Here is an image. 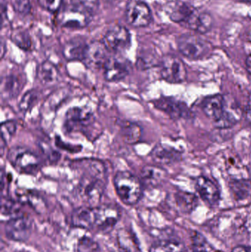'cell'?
Returning <instances> with one entry per match:
<instances>
[{
    "mask_svg": "<svg viewBox=\"0 0 251 252\" xmlns=\"http://www.w3.org/2000/svg\"><path fill=\"white\" fill-rule=\"evenodd\" d=\"M81 172L78 191L89 207L100 205L107 181V170L103 161L95 158L77 160L75 167Z\"/></svg>",
    "mask_w": 251,
    "mask_h": 252,
    "instance_id": "obj_1",
    "label": "cell"
},
{
    "mask_svg": "<svg viewBox=\"0 0 251 252\" xmlns=\"http://www.w3.org/2000/svg\"><path fill=\"white\" fill-rule=\"evenodd\" d=\"M113 185L118 197L125 205H136L142 197V182L131 172H117L113 178Z\"/></svg>",
    "mask_w": 251,
    "mask_h": 252,
    "instance_id": "obj_2",
    "label": "cell"
},
{
    "mask_svg": "<svg viewBox=\"0 0 251 252\" xmlns=\"http://www.w3.org/2000/svg\"><path fill=\"white\" fill-rule=\"evenodd\" d=\"M177 46L184 57L193 61L206 59L213 50L210 42L195 34H183L178 38Z\"/></svg>",
    "mask_w": 251,
    "mask_h": 252,
    "instance_id": "obj_3",
    "label": "cell"
},
{
    "mask_svg": "<svg viewBox=\"0 0 251 252\" xmlns=\"http://www.w3.org/2000/svg\"><path fill=\"white\" fill-rule=\"evenodd\" d=\"M7 158L13 168L20 174L35 175L40 170L39 157L23 147H14L8 151Z\"/></svg>",
    "mask_w": 251,
    "mask_h": 252,
    "instance_id": "obj_4",
    "label": "cell"
},
{
    "mask_svg": "<svg viewBox=\"0 0 251 252\" xmlns=\"http://www.w3.org/2000/svg\"><path fill=\"white\" fill-rule=\"evenodd\" d=\"M159 66L161 77L169 84H181L187 80V66L184 62L175 55L164 56Z\"/></svg>",
    "mask_w": 251,
    "mask_h": 252,
    "instance_id": "obj_5",
    "label": "cell"
},
{
    "mask_svg": "<svg viewBox=\"0 0 251 252\" xmlns=\"http://www.w3.org/2000/svg\"><path fill=\"white\" fill-rule=\"evenodd\" d=\"M95 118L92 111L88 107L70 108L65 116L63 129L66 133L83 132L94 124Z\"/></svg>",
    "mask_w": 251,
    "mask_h": 252,
    "instance_id": "obj_6",
    "label": "cell"
},
{
    "mask_svg": "<svg viewBox=\"0 0 251 252\" xmlns=\"http://www.w3.org/2000/svg\"><path fill=\"white\" fill-rule=\"evenodd\" d=\"M120 218V210L113 204L94 207V230L102 233H109L114 229Z\"/></svg>",
    "mask_w": 251,
    "mask_h": 252,
    "instance_id": "obj_7",
    "label": "cell"
},
{
    "mask_svg": "<svg viewBox=\"0 0 251 252\" xmlns=\"http://www.w3.org/2000/svg\"><path fill=\"white\" fill-rule=\"evenodd\" d=\"M125 20L135 28H146L153 20V15L147 3L141 0H131L125 9Z\"/></svg>",
    "mask_w": 251,
    "mask_h": 252,
    "instance_id": "obj_8",
    "label": "cell"
},
{
    "mask_svg": "<svg viewBox=\"0 0 251 252\" xmlns=\"http://www.w3.org/2000/svg\"><path fill=\"white\" fill-rule=\"evenodd\" d=\"M32 219L28 216L21 215L11 218L4 226L5 236L14 242H26L32 234Z\"/></svg>",
    "mask_w": 251,
    "mask_h": 252,
    "instance_id": "obj_9",
    "label": "cell"
},
{
    "mask_svg": "<svg viewBox=\"0 0 251 252\" xmlns=\"http://www.w3.org/2000/svg\"><path fill=\"white\" fill-rule=\"evenodd\" d=\"M103 42L109 52L115 54L122 53L131 47V33L125 27L116 25L106 32Z\"/></svg>",
    "mask_w": 251,
    "mask_h": 252,
    "instance_id": "obj_10",
    "label": "cell"
},
{
    "mask_svg": "<svg viewBox=\"0 0 251 252\" xmlns=\"http://www.w3.org/2000/svg\"><path fill=\"white\" fill-rule=\"evenodd\" d=\"M156 109L167 115L173 121L191 116V112L184 102L171 97H162L152 102Z\"/></svg>",
    "mask_w": 251,
    "mask_h": 252,
    "instance_id": "obj_11",
    "label": "cell"
},
{
    "mask_svg": "<svg viewBox=\"0 0 251 252\" xmlns=\"http://www.w3.org/2000/svg\"><path fill=\"white\" fill-rule=\"evenodd\" d=\"M105 79L109 82H117L125 79L132 69L131 62L122 56H110L104 67Z\"/></svg>",
    "mask_w": 251,
    "mask_h": 252,
    "instance_id": "obj_12",
    "label": "cell"
},
{
    "mask_svg": "<svg viewBox=\"0 0 251 252\" xmlns=\"http://www.w3.org/2000/svg\"><path fill=\"white\" fill-rule=\"evenodd\" d=\"M103 41H94L88 44L84 62L90 69H103L110 56Z\"/></svg>",
    "mask_w": 251,
    "mask_h": 252,
    "instance_id": "obj_13",
    "label": "cell"
},
{
    "mask_svg": "<svg viewBox=\"0 0 251 252\" xmlns=\"http://www.w3.org/2000/svg\"><path fill=\"white\" fill-rule=\"evenodd\" d=\"M195 10L191 4L181 0H172L165 5V12L170 20L181 25L191 17Z\"/></svg>",
    "mask_w": 251,
    "mask_h": 252,
    "instance_id": "obj_14",
    "label": "cell"
},
{
    "mask_svg": "<svg viewBox=\"0 0 251 252\" xmlns=\"http://www.w3.org/2000/svg\"><path fill=\"white\" fill-rule=\"evenodd\" d=\"M150 157L156 164L169 165L179 162L182 158V153L173 147L159 143L152 150Z\"/></svg>",
    "mask_w": 251,
    "mask_h": 252,
    "instance_id": "obj_15",
    "label": "cell"
},
{
    "mask_svg": "<svg viewBox=\"0 0 251 252\" xmlns=\"http://www.w3.org/2000/svg\"><path fill=\"white\" fill-rule=\"evenodd\" d=\"M195 188L202 199L211 206L218 204L221 199L219 188L213 181L204 176L195 179Z\"/></svg>",
    "mask_w": 251,
    "mask_h": 252,
    "instance_id": "obj_16",
    "label": "cell"
},
{
    "mask_svg": "<svg viewBox=\"0 0 251 252\" xmlns=\"http://www.w3.org/2000/svg\"><path fill=\"white\" fill-rule=\"evenodd\" d=\"M227 98L222 94H214L206 97L202 102L203 113L212 121H218L226 109Z\"/></svg>",
    "mask_w": 251,
    "mask_h": 252,
    "instance_id": "obj_17",
    "label": "cell"
},
{
    "mask_svg": "<svg viewBox=\"0 0 251 252\" xmlns=\"http://www.w3.org/2000/svg\"><path fill=\"white\" fill-rule=\"evenodd\" d=\"M72 226L91 230L94 227V207L83 206L75 209L71 215Z\"/></svg>",
    "mask_w": 251,
    "mask_h": 252,
    "instance_id": "obj_18",
    "label": "cell"
},
{
    "mask_svg": "<svg viewBox=\"0 0 251 252\" xmlns=\"http://www.w3.org/2000/svg\"><path fill=\"white\" fill-rule=\"evenodd\" d=\"M213 22V18L210 13L206 11H198L196 9L191 17L182 26L195 31L197 33L204 34L211 31Z\"/></svg>",
    "mask_w": 251,
    "mask_h": 252,
    "instance_id": "obj_19",
    "label": "cell"
},
{
    "mask_svg": "<svg viewBox=\"0 0 251 252\" xmlns=\"http://www.w3.org/2000/svg\"><path fill=\"white\" fill-rule=\"evenodd\" d=\"M16 195L17 197V201L21 204L29 206L38 214H42L47 209L45 201L36 191L17 189L16 191Z\"/></svg>",
    "mask_w": 251,
    "mask_h": 252,
    "instance_id": "obj_20",
    "label": "cell"
},
{
    "mask_svg": "<svg viewBox=\"0 0 251 252\" xmlns=\"http://www.w3.org/2000/svg\"><path fill=\"white\" fill-rule=\"evenodd\" d=\"M243 116L240 106L235 102L227 99L226 109L218 121L214 122V126L219 129H228L237 125Z\"/></svg>",
    "mask_w": 251,
    "mask_h": 252,
    "instance_id": "obj_21",
    "label": "cell"
},
{
    "mask_svg": "<svg viewBox=\"0 0 251 252\" xmlns=\"http://www.w3.org/2000/svg\"><path fill=\"white\" fill-rule=\"evenodd\" d=\"M88 44L83 38H75L68 41L63 49L65 59L69 62H83L86 53Z\"/></svg>",
    "mask_w": 251,
    "mask_h": 252,
    "instance_id": "obj_22",
    "label": "cell"
},
{
    "mask_svg": "<svg viewBox=\"0 0 251 252\" xmlns=\"http://www.w3.org/2000/svg\"><path fill=\"white\" fill-rule=\"evenodd\" d=\"M167 176V172L157 165H147L141 171V182L148 187L159 186Z\"/></svg>",
    "mask_w": 251,
    "mask_h": 252,
    "instance_id": "obj_23",
    "label": "cell"
},
{
    "mask_svg": "<svg viewBox=\"0 0 251 252\" xmlns=\"http://www.w3.org/2000/svg\"><path fill=\"white\" fill-rule=\"evenodd\" d=\"M22 77L10 75L1 78V94L5 99L16 97L25 87Z\"/></svg>",
    "mask_w": 251,
    "mask_h": 252,
    "instance_id": "obj_24",
    "label": "cell"
},
{
    "mask_svg": "<svg viewBox=\"0 0 251 252\" xmlns=\"http://www.w3.org/2000/svg\"><path fill=\"white\" fill-rule=\"evenodd\" d=\"M90 15L73 7L63 15L62 25L66 28H83L88 25Z\"/></svg>",
    "mask_w": 251,
    "mask_h": 252,
    "instance_id": "obj_25",
    "label": "cell"
},
{
    "mask_svg": "<svg viewBox=\"0 0 251 252\" xmlns=\"http://www.w3.org/2000/svg\"><path fill=\"white\" fill-rule=\"evenodd\" d=\"M174 200L177 207L184 213H190L198 205L197 197L192 192L178 191L174 195Z\"/></svg>",
    "mask_w": 251,
    "mask_h": 252,
    "instance_id": "obj_26",
    "label": "cell"
},
{
    "mask_svg": "<svg viewBox=\"0 0 251 252\" xmlns=\"http://www.w3.org/2000/svg\"><path fill=\"white\" fill-rule=\"evenodd\" d=\"M37 76L40 82L44 85H53L58 80L59 72L52 62L46 61L38 68Z\"/></svg>",
    "mask_w": 251,
    "mask_h": 252,
    "instance_id": "obj_27",
    "label": "cell"
},
{
    "mask_svg": "<svg viewBox=\"0 0 251 252\" xmlns=\"http://www.w3.org/2000/svg\"><path fill=\"white\" fill-rule=\"evenodd\" d=\"M120 135L125 143L134 145L141 139V127L136 123L124 121L120 124Z\"/></svg>",
    "mask_w": 251,
    "mask_h": 252,
    "instance_id": "obj_28",
    "label": "cell"
},
{
    "mask_svg": "<svg viewBox=\"0 0 251 252\" xmlns=\"http://www.w3.org/2000/svg\"><path fill=\"white\" fill-rule=\"evenodd\" d=\"M229 188L233 196L237 201L245 200L250 195L251 183L246 179H232Z\"/></svg>",
    "mask_w": 251,
    "mask_h": 252,
    "instance_id": "obj_29",
    "label": "cell"
},
{
    "mask_svg": "<svg viewBox=\"0 0 251 252\" xmlns=\"http://www.w3.org/2000/svg\"><path fill=\"white\" fill-rule=\"evenodd\" d=\"M17 129V124L14 121H5L1 125V154L3 155L4 149L11 140Z\"/></svg>",
    "mask_w": 251,
    "mask_h": 252,
    "instance_id": "obj_30",
    "label": "cell"
},
{
    "mask_svg": "<svg viewBox=\"0 0 251 252\" xmlns=\"http://www.w3.org/2000/svg\"><path fill=\"white\" fill-rule=\"evenodd\" d=\"M20 203L8 198L7 195L1 196V212L4 216L14 218L21 216Z\"/></svg>",
    "mask_w": 251,
    "mask_h": 252,
    "instance_id": "obj_31",
    "label": "cell"
},
{
    "mask_svg": "<svg viewBox=\"0 0 251 252\" xmlns=\"http://www.w3.org/2000/svg\"><path fill=\"white\" fill-rule=\"evenodd\" d=\"M11 40L19 48L23 50H29L32 46L30 36L27 31L16 30L11 33Z\"/></svg>",
    "mask_w": 251,
    "mask_h": 252,
    "instance_id": "obj_32",
    "label": "cell"
},
{
    "mask_svg": "<svg viewBox=\"0 0 251 252\" xmlns=\"http://www.w3.org/2000/svg\"><path fill=\"white\" fill-rule=\"evenodd\" d=\"M72 7L88 15L93 14L98 10L100 0H70Z\"/></svg>",
    "mask_w": 251,
    "mask_h": 252,
    "instance_id": "obj_33",
    "label": "cell"
},
{
    "mask_svg": "<svg viewBox=\"0 0 251 252\" xmlns=\"http://www.w3.org/2000/svg\"><path fill=\"white\" fill-rule=\"evenodd\" d=\"M38 96H39V93L37 90H32L27 92L24 94L22 98L21 99L20 102H19V110L22 113L28 112L36 103L38 99Z\"/></svg>",
    "mask_w": 251,
    "mask_h": 252,
    "instance_id": "obj_34",
    "label": "cell"
},
{
    "mask_svg": "<svg viewBox=\"0 0 251 252\" xmlns=\"http://www.w3.org/2000/svg\"><path fill=\"white\" fill-rule=\"evenodd\" d=\"M159 246L165 252H184L185 245L180 239L175 238H167L159 241Z\"/></svg>",
    "mask_w": 251,
    "mask_h": 252,
    "instance_id": "obj_35",
    "label": "cell"
},
{
    "mask_svg": "<svg viewBox=\"0 0 251 252\" xmlns=\"http://www.w3.org/2000/svg\"><path fill=\"white\" fill-rule=\"evenodd\" d=\"M100 249L98 243L91 237L83 236L77 244L78 252H96Z\"/></svg>",
    "mask_w": 251,
    "mask_h": 252,
    "instance_id": "obj_36",
    "label": "cell"
},
{
    "mask_svg": "<svg viewBox=\"0 0 251 252\" xmlns=\"http://www.w3.org/2000/svg\"><path fill=\"white\" fill-rule=\"evenodd\" d=\"M192 240H193L192 252H212V249L207 244V241L205 239L204 237L199 232H193Z\"/></svg>",
    "mask_w": 251,
    "mask_h": 252,
    "instance_id": "obj_37",
    "label": "cell"
},
{
    "mask_svg": "<svg viewBox=\"0 0 251 252\" xmlns=\"http://www.w3.org/2000/svg\"><path fill=\"white\" fill-rule=\"evenodd\" d=\"M117 241L119 248L123 252H132V250L135 249L133 247L134 241L131 235L125 230L120 231L117 235Z\"/></svg>",
    "mask_w": 251,
    "mask_h": 252,
    "instance_id": "obj_38",
    "label": "cell"
},
{
    "mask_svg": "<svg viewBox=\"0 0 251 252\" xmlns=\"http://www.w3.org/2000/svg\"><path fill=\"white\" fill-rule=\"evenodd\" d=\"M62 1L63 0H38V2L44 10L50 13H54L60 8Z\"/></svg>",
    "mask_w": 251,
    "mask_h": 252,
    "instance_id": "obj_39",
    "label": "cell"
},
{
    "mask_svg": "<svg viewBox=\"0 0 251 252\" xmlns=\"http://www.w3.org/2000/svg\"><path fill=\"white\" fill-rule=\"evenodd\" d=\"M15 10L22 15L29 13L31 10V4L29 0H15L13 3Z\"/></svg>",
    "mask_w": 251,
    "mask_h": 252,
    "instance_id": "obj_40",
    "label": "cell"
},
{
    "mask_svg": "<svg viewBox=\"0 0 251 252\" xmlns=\"http://www.w3.org/2000/svg\"><path fill=\"white\" fill-rule=\"evenodd\" d=\"M245 118L249 126H251V102L247 105L246 109H245Z\"/></svg>",
    "mask_w": 251,
    "mask_h": 252,
    "instance_id": "obj_41",
    "label": "cell"
},
{
    "mask_svg": "<svg viewBox=\"0 0 251 252\" xmlns=\"http://www.w3.org/2000/svg\"><path fill=\"white\" fill-rule=\"evenodd\" d=\"M231 252H251V247L246 246H238L235 247Z\"/></svg>",
    "mask_w": 251,
    "mask_h": 252,
    "instance_id": "obj_42",
    "label": "cell"
},
{
    "mask_svg": "<svg viewBox=\"0 0 251 252\" xmlns=\"http://www.w3.org/2000/svg\"><path fill=\"white\" fill-rule=\"evenodd\" d=\"M246 68L249 75H251V55H249L246 60Z\"/></svg>",
    "mask_w": 251,
    "mask_h": 252,
    "instance_id": "obj_43",
    "label": "cell"
},
{
    "mask_svg": "<svg viewBox=\"0 0 251 252\" xmlns=\"http://www.w3.org/2000/svg\"><path fill=\"white\" fill-rule=\"evenodd\" d=\"M149 252H165L162 250V247L159 245V244H156V245L153 246V247L150 248V251Z\"/></svg>",
    "mask_w": 251,
    "mask_h": 252,
    "instance_id": "obj_44",
    "label": "cell"
},
{
    "mask_svg": "<svg viewBox=\"0 0 251 252\" xmlns=\"http://www.w3.org/2000/svg\"><path fill=\"white\" fill-rule=\"evenodd\" d=\"M239 1H242V2L249 3V4H251V0H239Z\"/></svg>",
    "mask_w": 251,
    "mask_h": 252,
    "instance_id": "obj_45",
    "label": "cell"
},
{
    "mask_svg": "<svg viewBox=\"0 0 251 252\" xmlns=\"http://www.w3.org/2000/svg\"><path fill=\"white\" fill-rule=\"evenodd\" d=\"M250 176H251V173H250Z\"/></svg>",
    "mask_w": 251,
    "mask_h": 252,
    "instance_id": "obj_46",
    "label": "cell"
}]
</instances>
